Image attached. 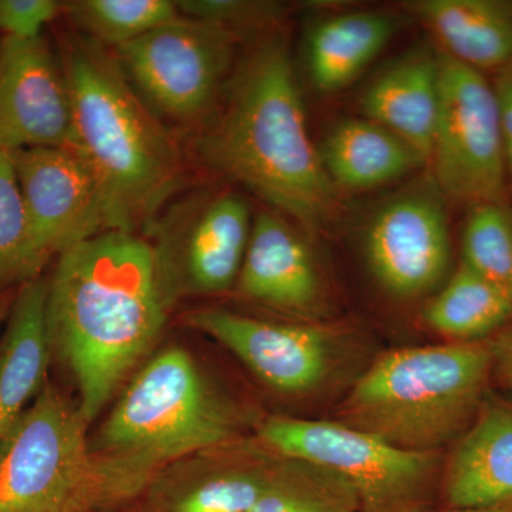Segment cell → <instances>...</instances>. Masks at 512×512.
I'll return each mask as SVG.
<instances>
[{
	"instance_id": "obj_1",
	"label": "cell",
	"mask_w": 512,
	"mask_h": 512,
	"mask_svg": "<svg viewBox=\"0 0 512 512\" xmlns=\"http://www.w3.org/2000/svg\"><path fill=\"white\" fill-rule=\"evenodd\" d=\"M47 282L52 355L69 369L92 424L167 320L153 248L133 232L104 231L63 252Z\"/></svg>"
},
{
	"instance_id": "obj_2",
	"label": "cell",
	"mask_w": 512,
	"mask_h": 512,
	"mask_svg": "<svg viewBox=\"0 0 512 512\" xmlns=\"http://www.w3.org/2000/svg\"><path fill=\"white\" fill-rule=\"evenodd\" d=\"M197 153L309 234L328 229L342 211L282 37L262 40L229 79L224 107L198 137Z\"/></svg>"
},
{
	"instance_id": "obj_3",
	"label": "cell",
	"mask_w": 512,
	"mask_h": 512,
	"mask_svg": "<svg viewBox=\"0 0 512 512\" xmlns=\"http://www.w3.org/2000/svg\"><path fill=\"white\" fill-rule=\"evenodd\" d=\"M76 147L92 167L110 231H146L184 184L183 153L117 60L93 40L67 46Z\"/></svg>"
},
{
	"instance_id": "obj_4",
	"label": "cell",
	"mask_w": 512,
	"mask_h": 512,
	"mask_svg": "<svg viewBox=\"0 0 512 512\" xmlns=\"http://www.w3.org/2000/svg\"><path fill=\"white\" fill-rule=\"evenodd\" d=\"M493 382L490 339L383 353L340 404V423L410 451H440L473 421Z\"/></svg>"
},
{
	"instance_id": "obj_5",
	"label": "cell",
	"mask_w": 512,
	"mask_h": 512,
	"mask_svg": "<svg viewBox=\"0 0 512 512\" xmlns=\"http://www.w3.org/2000/svg\"><path fill=\"white\" fill-rule=\"evenodd\" d=\"M77 403L47 380L0 437V512H121L151 478L90 447Z\"/></svg>"
},
{
	"instance_id": "obj_6",
	"label": "cell",
	"mask_w": 512,
	"mask_h": 512,
	"mask_svg": "<svg viewBox=\"0 0 512 512\" xmlns=\"http://www.w3.org/2000/svg\"><path fill=\"white\" fill-rule=\"evenodd\" d=\"M237 404L188 350H161L131 377L90 436L94 453L148 478L197 451L244 437Z\"/></svg>"
},
{
	"instance_id": "obj_7",
	"label": "cell",
	"mask_w": 512,
	"mask_h": 512,
	"mask_svg": "<svg viewBox=\"0 0 512 512\" xmlns=\"http://www.w3.org/2000/svg\"><path fill=\"white\" fill-rule=\"evenodd\" d=\"M255 436L276 453L348 481L360 512H420L443 470L440 451H410L340 421L271 416Z\"/></svg>"
},
{
	"instance_id": "obj_8",
	"label": "cell",
	"mask_w": 512,
	"mask_h": 512,
	"mask_svg": "<svg viewBox=\"0 0 512 512\" xmlns=\"http://www.w3.org/2000/svg\"><path fill=\"white\" fill-rule=\"evenodd\" d=\"M252 224L248 202L237 192L197 191L168 202L144 231L168 308L190 296L231 291Z\"/></svg>"
},
{
	"instance_id": "obj_9",
	"label": "cell",
	"mask_w": 512,
	"mask_h": 512,
	"mask_svg": "<svg viewBox=\"0 0 512 512\" xmlns=\"http://www.w3.org/2000/svg\"><path fill=\"white\" fill-rule=\"evenodd\" d=\"M440 104L429 165L444 197L461 204L508 202L507 160L491 77L439 50Z\"/></svg>"
},
{
	"instance_id": "obj_10",
	"label": "cell",
	"mask_w": 512,
	"mask_h": 512,
	"mask_svg": "<svg viewBox=\"0 0 512 512\" xmlns=\"http://www.w3.org/2000/svg\"><path fill=\"white\" fill-rule=\"evenodd\" d=\"M239 37L180 18L117 47V62L144 101L178 123H198L217 107L234 63Z\"/></svg>"
},
{
	"instance_id": "obj_11",
	"label": "cell",
	"mask_w": 512,
	"mask_h": 512,
	"mask_svg": "<svg viewBox=\"0 0 512 512\" xmlns=\"http://www.w3.org/2000/svg\"><path fill=\"white\" fill-rule=\"evenodd\" d=\"M370 274L394 298L419 299L439 291L451 274L446 197L433 180L384 202L363 237Z\"/></svg>"
},
{
	"instance_id": "obj_12",
	"label": "cell",
	"mask_w": 512,
	"mask_h": 512,
	"mask_svg": "<svg viewBox=\"0 0 512 512\" xmlns=\"http://www.w3.org/2000/svg\"><path fill=\"white\" fill-rule=\"evenodd\" d=\"M286 457L244 436L168 464L121 512H249Z\"/></svg>"
},
{
	"instance_id": "obj_13",
	"label": "cell",
	"mask_w": 512,
	"mask_h": 512,
	"mask_svg": "<svg viewBox=\"0 0 512 512\" xmlns=\"http://www.w3.org/2000/svg\"><path fill=\"white\" fill-rule=\"evenodd\" d=\"M185 325L217 340L261 382L282 394H308L332 375L338 338L319 323H278L222 309H198Z\"/></svg>"
},
{
	"instance_id": "obj_14",
	"label": "cell",
	"mask_w": 512,
	"mask_h": 512,
	"mask_svg": "<svg viewBox=\"0 0 512 512\" xmlns=\"http://www.w3.org/2000/svg\"><path fill=\"white\" fill-rule=\"evenodd\" d=\"M37 242L47 258L110 231L103 191L77 147L12 153Z\"/></svg>"
},
{
	"instance_id": "obj_15",
	"label": "cell",
	"mask_w": 512,
	"mask_h": 512,
	"mask_svg": "<svg viewBox=\"0 0 512 512\" xmlns=\"http://www.w3.org/2000/svg\"><path fill=\"white\" fill-rule=\"evenodd\" d=\"M76 147L73 107L63 66L45 40L0 43V150Z\"/></svg>"
},
{
	"instance_id": "obj_16",
	"label": "cell",
	"mask_w": 512,
	"mask_h": 512,
	"mask_svg": "<svg viewBox=\"0 0 512 512\" xmlns=\"http://www.w3.org/2000/svg\"><path fill=\"white\" fill-rule=\"evenodd\" d=\"M279 212L256 215L237 291L248 301L316 323L328 309L311 248Z\"/></svg>"
},
{
	"instance_id": "obj_17",
	"label": "cell",
	"mask_w": 512,
	"mask_h": 512,
	"mask_svg": "<svg viewBox=\"0 0 512 512\" xmlns=\"http://www.w3.org/2000/svg\"><path fill=\"white\" fill-rule=\"evenodd\" d=\"M451 508L512 503V402L488 392L441 470Z\"/></svg>"
},
{
	"instance_id": "obj_18",
	"label": "cell",
	"mask_w": 512,
	"mask_h": 512,
	"mask_svg": "<svg viewBox=\"0 0 512 512\" xmlns=\"http://www.w3.org/2000/svg\"><path fill=\"white\" fill-rule=\"evenodd\" d=\"M440 104L439 49L419 46L396 57L360 94L363 117L386 127L430 161Z\"/></svg>"
},
{
	"instance_id": "obj_19",
	"label": "cell",
	"mask_w": 512,
	"mask_h": 512,
	"mask_svg": "<svg viewBox=\"0 0 512 512\" xmlns=\"http://www.w3.org/2000/svg\"><path fill=\"white\" fill-rule=\"evenodd\" d=\"M406 9L437 49L476 72L494 76L512 60V0H414Z\"/></svg>"
},
{
	"instance_id": "obj_20",
	"label": "cell",
	"mask_w": 512,
	"mask_h": 512,
	"mask_svg": "<svg viewBox=\"0 0 512 512\" xmlns=\"http://www.w3.org/2000/svg\"><path fill=\"white\" fill-rule=\"evenodd\" d=\"M49 282L20 286L0 342V437L28 409L45 386L52 360L47 330Z\"/></svg>"
},
{
	"instance_id": "obj_21",
	"label": "cell",
	"mask_w": 512,
	"mask_h": 512,
	"mask_svg": "<svg viewBox=\"0 0 512 512\" xmlns=\"http://www.w3.org/2000/svg\"><path fill=\"white\" fill-rule=\"evenodd\" d=\"M319 156L333 185L348 191L396 183L429 165L416 148L366 117L336 123L323 138Z\"/></svg>"
},
{
	"instance_id": "obj_22",
	"label": "cell",
	"mask_w": 512,
	"mask_h": 512,
	"mask_svg": "<svg viewBox=\"0 0 512 512\" xmlns=\"http://www.w3.org/2000/svg\"><path fill=\"white\" fill-rule=\"evenodd\" d=\"M402 26L382 10L340 13L315 23L306 39V64L316 90L338 93L355 82Z\"/></svg>"
},
{
	"instance_id": "obj_23",
	"label": "cell",
	"mask_w": 512,
	"mask_h": 512,
	"mask_svg": "<svg viewBox=\"0 0 512 512\" xmlns=\"http://www.w3.org/2000/svg\"><path fill=\"white\" fill-rule=\"evenodd\" d=\"M421 319L450 342H480L510 325L512 299L460 262L424 306Z\"/></svg>"
},
{
	"instance_id": "obj_24",
	"label": "cell",
	"mask_w": 512,
	"mask_h": 512,
	"mask_svg": "<svg viewBox=\"0 0 512 512\" xmlns=\"http://www.w3.org/2000/svg\"><path fill=\"white\" fill-rule=\"evenodd\" d=\"M49 262L33 231L12 153L0 150V295L39 279Z\"/></svg>"
},
{
	"instance_id": "obj_25",
	"label": "cell",
	"mask_w": 512,
	"mask_h": 512,
	"mask_svg": "<svg viewBox=\"0 0 512 512\" xmlns=\"http://www.w3.org/2000/svg\"><path fill=\"white\" fill-rule=\"evenodd\" d=\"M249 512H360V505L339 474L286 457L274 484Z\"/></svg>"
},
{
	"instance_id": "obj_26",
	"label": "cell",
	"mask_w": 512,
	"mask_h": 512,
	"mask_svg": "<svg viewBox=\"0 0 512 512\" xmlns=\"http://www.w3.org/2000/svg\"><path fill=\"white\" fill-rule=\"evenodd\" d=\"M63 10L97 45L116 49L181 16L171 0H76Z\"/></svg>"
},
{
	"instance_id": "obj_27",
	"label": "cell",
	"mask_w": 512,
	"mask_h": 512,
	"mask_svg": "<svg viewBox=\"0 0 512 512\" xmlns=\"http://www.w3.org/2000/svg\"><path fill=\"white\" fill-rule=\"evenodd\" d=\"M460 262L512 299V207L508 202L468 207Z\"/></svg>"
},
{
	"instance_id": "obj_28",
	"label": "cell",
	"mask_w": 512,
	"mask_h": 512,
	"mask_svg": "<svg viewBox=\"0 0 512 512\" xmlns=\"http://www.w3.org/2000/svg\"><path fill=\"white\" fill-rule=\"evenodd\" d=\"M177 8L185 18L201 20L235 33L264 29L281 16V6L248 0H181Z\"/></svg>"
},
{
	"instance_id": "obj_29",
	"label": "cell",
	"mask_w": 512,
	"mask_h": 512,
	"mask_svg": "<svg viewBox=\"0 0 512 512\" xmlns=\"http://www.w3.org/2000/svg\"><path fill=\"white\" fill-rule=\"evenodd\" d=\"M62 10L55 0H0V32L9 39H40Z\"/></svg>"
},
{
	"instance_id": "obj_30",
	"label": "cell",
	"mask_w": 512,
	"mask_h": 512,
	"mask_svg": "<svg viewBox=\"0 0 512 512\" xmlns=\"http://www.w3.org/2000/svg\"><path fill=\"white\" fill-rule=\"evenodd\" d=\"M491 82H493L498 110H500L508 184H510V191H512V60L500 72L491 76Z\"/></svg>"
},
{
	"instance_id": "obj_31",
	"label": "cell",
	"mask_w": 512,
	"mask_h": 512,
	"mask_svg": "<svg viewBox=\"0 0 512 512\" xmlns=\"http://www.w3.org/2000/svg\"><path fill=\"white\" fill-rule=\"evenodd\" d=\"M493 382L512 393V322L490 338Z\"/></svg>"
},
{
	"instance_id": "obj_32",
	"label": "cell",
	"mask_w": 512,
	"mask_h": 512,
	"mask_svg": "<svg viewBox=\"0 0 512 512\" xmlns=\"http://www.w3.org/2000/svg\"><path fill=\"white\" fill-rule=\"evenodd\" d=\"M443 512H512V503L490 505V507L451 508Z\"/></svg>"
},
{
	"instance_id": "obj_33",
	"label": "cell",
	"mask_w": 512,
	"mask_h": 512,
	"mask_svg": "<svg viewBox=\"0 0 512 512\" xmlns=\"http://www.w3.org/2000/svg\"><path fill=\"white\" fill-rule=\"evenodd\" d=\"M12 302L6 298L5 295H0V322L6 318V315L10 312V308H12Z\"/></svg>"
}]
</instances>
